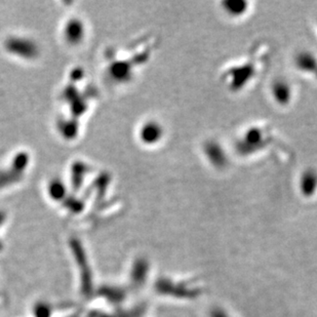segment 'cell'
Returning a JSON list of instances; mask_svg holds the SVG:
<instances>
[{
	"instance_id": "obj_4",
	"label": "cell",
	"mask_w": 317,
	"mask_h": 317,
	"mask_svg": "<svg viewBox=\"0 0 317 317\" xmlns=\"http://www.w3.org/2000/svg\"><path fill=\"white\" fill-rule=\"evenodd\" d=\"M222 9L229 18L238 19L244 17L249 12L250 2L243 0H226L222 2Z\"/></svg>"
},
{
	"instance_id": "obj_2",
	"label": "cell",
	"mask_w": 317,
	"mask_h": 317,
	"mask_svg": "<svg viewBox=\"0 0 317 317\" xmlns=\"http://www.w3.org/2000/svg\"><path fill=\"white\" fill-rule=\"evenodd\" d=\"M165 136L164 126L156 120H149L144 123L140 129L141 141L149 146H155L161 143Z\"/></svg>"
},
{
	"instance_id": "obj_3",
	"label": "cell",
	"mask_w": 317,
	"mask_h": 317,
	"mask_svg": "<svg viewBox=\"0 0 317 317\" xmlns=\"http://www.w3.org/2000/svg\"><path fill=\"white\" fill-rule=\"evenodd\" d=\"M205 155L210 163L215 168H223L227 165V156L225 150L218 142L213 140L205 144Z\"/></svg>"
},
{
	"instance_id": "obj_5",
	"label": "cell",
	"mask_w": 317,
	"mask_h": 317,
	"mask_svg": "<svg viewBox=\"0 0 317 317\" xmlns=\"http://www.w3.org/2000/svg\"><path fill=\"white\" fill-rule=\"evenodd\" d=\"M298 187L300 192L303 195H312L317 188V172L312 168H308L303 172H301L298 181Z\"/></svg>"
},
{
	"instance_id": "obj_1",
	"label": "cell",
	"mask_w": 317,
	"mask_h": 317,
	"mask_svg": "<svg viewBox=\"0 0 317 317\" xmlns=\"http://www.w3.org/2000/svg\"><path fill=\"white\" fill-rule=\"evenodd\" d=\"M270 96L279 107L290 106L295 99L294 84L286 78H275L270 84Z\"/></svg>"
}]
</instances>
